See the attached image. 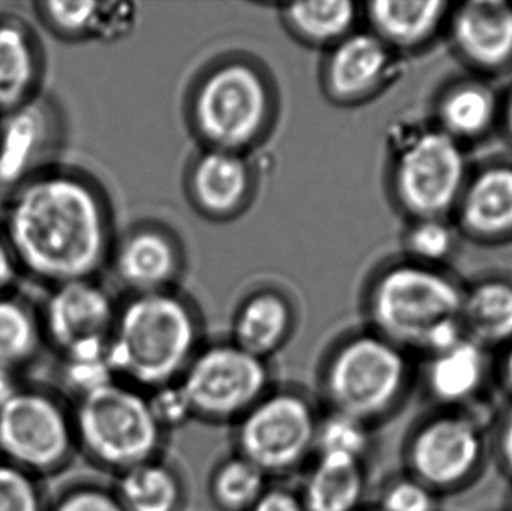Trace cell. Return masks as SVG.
<instances>
[{
    "label": "cell",
    "mask_w": 512,
    "mask_h": 511,
    "mask_svg": "<svg viewBox=\"0 0 512 511\" xmlns=\"http://www.w3.org/2000/svg\"><path fill=\"white\" fill-rule=\"evenodd\" d=\"M0 228L20 275L47 287L92 279L107 255L101 194L83 174L54 162L6 191Z\"/></svg>",
    "instance_id": "obj_1"
},
{
    "label": "cell",
    "mask_w": 512,
    "mask_h": 511,
    "mask_svg": "<svg viewBox=\"0 0 512 511\" xmlns=\"http://www.w3.org/2000/svg\"><path fill=\"white\" fill-rule=\"evenodd\" d=\"M417 383L415 357L369 330L349 335L325 354L315 396L322 410L378 429L406 407Z\"/></svg>",
    "instance_id": "obj_2"
},
{
    "label": "cell",
    "mask_w": 512,
    "mask_h": 511,
    "mask_svg": "<svg viewBox=\"0 0 512 511\" xmlns=\"http://www.w3.org/2000/svg\"><path fill=\"white\" fill-rule=\"evenodd\" d=\"M465 290L438 267L397 264L385 270L369 297L373 332L412 356L441 353L465 338L460 312Z\"/></svg>",
    "instance_id": "obj_3"
},
{
    "label": "cell",
    "mask_w": 512,
    "mask_h": 511,
    "mask_svg": "<svg viewBox=\"0 0 512 511\" xmlns=\"http://www.w3.org/2000/svg\"><path fill=\"white\" fill-rule=\"evenodd\" d=\"M201 344L194 312L171 294H140L117 311L108 362L117 380L143 392L179 383Z\"/></svg>",
    "instance_id": "obj_4"
},
{
    "label": "cell",
    "mask_w": 512,
    "mask_h": 511,
    "mask_svg": "<svg viewBox=\"0 0 512 511\" xmlns=\"http://www.w3.org/2000/svg\"><path fill=\"white\" fill-rule=\"evenodd\" d=\"M72 417L77 452L113 477L164 455L168 434L153 417L146 392L123 381L75 401Z\"/></svg>",
    "instance_id": "obj_5"
},
{
    "label": "cell",
    "mask_w": 512,
    "mask_h": 511,
    "mask_svg": "<svg viewBox=\"0 0 512 511\" xmlns=\"http://www.w3.org/2000/svg\"><path fill=\"white\" fill-rule=\"evenodd\" d=\"M322 411L315 393L276 383L233 426V450L271 482L300 476L315 458Z\"/></svg>",
    "instance_id": "obj_6"
},
{
    "label": "cell",
    "mask_w": 512,
    "mask_h": 511,
    "mask_svg": "<svg viewBox=\"0 0 512 511\" xmlns=\"http://www.w3.org/2000/svg\"><path fill=\"white\" fill-rule=\"evenodd\" d=\"M490 456V432L480 416L471 410L432 407L406 432L402 471L442 498L474 485Z\"/></svg>",
    "instance_id": "obj_7"
},
{
    "label": "cell",
    "mask_w": 512,
    "mask_h": 511,
    "mask_svg": "<svg viewBox=\"0 0 512 511\" xmlns=\"http://www.w3.org/2000/svg\"><path fill=\"white\" fill-rule=\"evenodd\" d=\"M75 455L72 405L59 393L21 386L0 407V461L44 479L66 470Z\"/></svg>",
    "instance_id": "obj_8"
},
{
    "label": "cell",
    "mask_w": 512,
    "mask_h": 511,
    "mask_svg": "<svg viewBox=\"0 0 512 511\" xmlns=\"http://www.w3.org/2000/svg\"><path fill=\"white\" fill-rule=\"evenodd\" d=\"M179 384L194 420L233 428L276 380L268 360L224 341L203 345Z\"/></svg>",
    "instance_id": "obj_9"
},
{
    "label": "cell",
    "mask_w": 512,
    "mask_h": 511,
    "mask_svg": "<svg viewBox=\"0 0 512 511\" xmlns=\"http://www.w3.org/2000/svg\"><path fill=\"white\" fill-rule=\"evenodd\" d=\"M468 179L462 144L441 129L415 131L397 149L393 191L414 221L447 219Z\"/></svg>",
    "instance_id": "obj_10"
},
{
    "label": "cell",
    "mask_w": 512,
    "mask_h": 511,
    "mask_svg": "<svg viewBox=\"0 0 512 511\" xmlns=\"http://www.w3.org/2000/svg\"><path fill=\"white\" fill-rule=\"evenodd\" d=\"M194 111L201 134L218 150L233 152L248 146L264 126L267 89L251 66L231 63L207 77Z\"/></svg>",
    "instance_id": "obj_11"
},
{
    "label": "cell",
    "mask_w": 512,
    "mask_h": 511,
    "mask_svg": "<svg viewBox=\"0 0 512 511\" xmlns=\"http://www.w3.org/2000/svg\"><path fill=\"white\" fill-rule=\"evenodd\" d=\"M38 314L44 342L60 357L104 351L117 317L111 297L93 279L48 287Z\"/></svg>",
    "instance_id": "obj_12"
},
{
    "label": "cell",
    "mask_w": 512,
    "mask_h": 511,
    "mask_svg": "<svg viewBox=\"0 0 512 511\" xmlns=\"http://www.w3.org/2000/svg\"><path fill=\"white\" fill-rule=\"evenodd\" d=\"M59 108L47 95L0 116V188L9 191L47 165L62 135Z\"/></svg>",
    "instance_id": "obj_13"
},
{
    "label": "cell",
    "mask_w": 512,
    "mask_h": 511,
    "mask_svg": "<svg viewBox=\"0 0 512 511\" xmlns=\"http://www.w3.org/2000/svg\"><path fill=\"white\" fill-rule=\"evenodd\" d=\"M448 30L463 62L498 74L512 65V2L468 0L451 6Z\"/></svg>",
    "instance_id": "obj_14"
},
{
    "label": "cell",
    "mask_w": 512,
    "mask_h": 511,
    "mask_svg": "<svg viewBox=\"0 0 512 511\" xmlns=\"http://www.w3.org/2000/svg\"><path fill=\"white\" fill-rule=\"evenodd\" d=\"M424 390L433 407L469 410L486 392L493 378L490 351L469 338L448 350L424 357Z\"/></svg>",
    "instance_id": "obj_15"
},
{
    "label": "cell",
    "mask_w": 512,
    "mask_h": 511,
    "mask_svg": "<svg viewBox=\"0 0 512 511\" xmlns=\"http://www.w3.org/2000/svg\"><path fill=\"white\" fill-rule=\"evenodd\" d=\"M45 71L44 44L32 24L0 12V116L42 95Z\"/></svg>",
    "instance_id": "obj_16"
},
{
    "label": "cell",
    "mask_w": 512,
    "mask_h": 511,
    "mask_svg": "<svg viewBox=\"0 0 512 511\" xmlns=\"http://www.w3.org/2000/svg\"><path fill=\"white\" fill-rule=\"evenodd\" d=\"M454 213L463 234L481 243L512 237V164L486 165L469 176Z\"/></svg>",
    "instance_id": "obj_17"
},
{
    "label": "cell",
    "mask_w": 512,
    "mask_h": 511,
    "mask_svg": "<svg viewBox=\"0 0 512 511\" xmlns=\"http://www.w3.org/2000/svg\"><path fill=\"white\" fill-rule=\"evenodd\" d=\"M297 491L307 511H363L369 497V464L315 456L300 474Z\"/></svg>",
    "instance_id": "obj_18"
},
{
    "label": "cell",
    "mask_w": 512,
    "mask_h": 511,
    "mask_svg": "<svg viewBox=\"0 0 512 511\" xmlns=\"http://www.w3.org/2000/svg\"><path fill=\"white\" fill-rule=\"evenodd\" d=\"M451 6L447 0H378L367 5V17L390 50H417L441 32Z\"/></svg>",
    "instance_id": "obj_19"
},
{
    "label": "cell",
    "mask_w": 512,
    "mask_h": 511,
    "mask_svg": "<svg viewBox=\"0 0 512 511\" xmlns=\"http://www.w3.org/2000/svg\"><path fill=\"white\" fill-rule=\"evenodd\" d=\"M391 68V50L373 33L343 38L327 65V83L339 99H358L378 89Z\"/></svg>",
    "instance_id": "obj_20"
},
{
    "label": "cell",
    "mask_w": 512,
    "mask_h": 511,
    "mask_svg": "<svg viewBox=\"0 0 512 511\" xmlns=\"http://www.w3.org/2000/svg\"><path fill=\"white\" fill-rule=\"evenodd\" d=\"M111 488L125 511H183L188 504L185 476L165 453L117 474Z\"/></svg>",
    "instance_id": "obj_21"
},
{
    "label": "cell",
    "mask_w": 512,
    "mask_h": 511,
    "mask_svg": "<svg viewBox=\"0 0 512 511\" xmlns=\"http://www.w3.org/2000/svg\"><path fill=\"white\" fill-rule=\"evenodd\" d=\"M435 111L438 129L462 143L489 134L501 116V104L489 84L463 78L445 87Z\"/></svg>",
    "instance_id": "obj_22"
},
{
    "label": "cell",
    "mask_w": 512,
    "mask_h": 511,
    "mask_svg": "<svg viewBox=\"0 0 512 511\" xmlns=\"http://www.w3.org/2000/svg\"><path fill=\"white\" fill-rule=\"evenodd\" d=\"M466 338L492 353L512 341V281L484 278L463 293L460 312Z\"/></svg>",
    "instance_id": "obj_23"
},
{
    "label": "cell",
    "mask_w": 512,
    "mask_h": 511,
    "mask_svg": "<svg viewBox=\"0 0 512 511\" xmlns=\"http://www.w3.org/2000/svg\"><path fill=\"white\" fill-rule=\"evenodd\" d=\"M292 312L285 299L261 293L243 303L233 326L234 344L270 362L292 333Z\"/></svg>",
    "instance_id": "obj_24"
},
{
    "label": "cell",
    "mask_w": 512,
    "mask_h": 511,
    "mask_svg": "<svg viewBox=\"0 0 512 511\" xmlns=\"http://www.w3.org/2000/svg\"><path fill=\"white\" fill-rule=\"evenodd\" d=\"M192 188L198 203L213 215H227L242 204L249 188L245 162L233 152L213 150L195 165Z\"/></svg>",
    "instance_id": "obj_25"
},
{
    "label": "cell",
    "mask_w": 512,
    "mask_h": 511,
    "mask_svg": "<svg viewBox=\"0 0 512 511\" xmlns=\"http://www.w3.org/2000/svg\"><path fill=\"white\" fill-rule=\"evenodd\" d=\"M177 258L167 237L143 231L129 237L116 258L120 279L140 294L158 293L176 272Z\"/></svg>",
    "instance_id": "obj_26"
},
{
    "label": "cell",
    "mask_w": 512,
    "mask_h": 511,
    "mask_svg": "<svg viewBox=\"0 0 512 511\" xmlns=\"http://www.w3.org/2000/svg\"><path fill=\"white\" fill-rule=\"evenodd\" d=\"M123 6L119 3L69 2L47 0L35 3L39 23L57 38L75 39L87 36H107L123 21Z\"/></svg>",
    "instance_id": "obj_27"
},
{
    "label": "cell",
    "mask_w": 512,
    "mask_h": 511,
    "mask_svg": "<svg viewBox=\"0 0 512 511\" xmlns=\"http://www.w3.org/2000/svg\"><path fill=\"white\" fill-rule=\"evenodd\" d=\"M271 483L256 465L233 450L213 465L207 495L218 511H249Z\"/></svg>",
    "instance_id": "obj_28"
},
{
    "label": "cell",
    "mask_w": 512,
    "mask_h": 511,
    "mask_svg": "<svg viewBox=\"0 0 512 511\" xmlns=\"http://www.w3.org/2000/svg\"><path fill=\"white\" fill-rule=\"evenodd\" d=\"M44 344L38 311L12 291L0 294V368L17 372Z\"/></svg>",
    "instance_id": "obj_29"
},
{
    "label": "cell",
    "mask_w": 512,
    "mask_h": 511,
    "mask_svg": "<svg viewBox=\"0 0 512 511\" xmlns=\"http://www.w3.org/2000/svg\"><path fill=\"white\" fill-rule=\"evenodd\" d=\"M292 29L315 44L342 41L355 21V5L345 0L304 2L286 6Z\"/></svg>",
    "instance_id": "obj_30"
},
{
    "label": "cell",
    "mask_w": 512,
    "mask_h": 511,
    "mask_svg": "<svg viewBox=\"0 0 512 511\" xmlns=\"http://www.w3.org/2000/svg\"><path fill=\"white\" fill-rule=\"evenodd\" d=\"M372 426L334 411H322L315 456H336L369 464L375 447Z\"/></svg>",
    "instance_id": "obj_31"
},
{
    "label": "cell",
    "mask_w": 512,
    "mask_h": 511,
    "mask_svg": "<svg viewBox=\"0 0 512 511\" xmlns=\"http://www.w3.org/2000/svg\"><path fill=\"white\" fill-rule=\"evenodd\" d=\"M405 243L412 261L436 267L456 251L457 234L447 219H420L409 228Z\"/></svg>",
    "instance_id": "obj_32"
},
{
    "label": "cell",
    "mask_w": 512,
    "mask_h": 511,
    "mask_svg": "<svg viewBox=\"0 0 512 511\" xmlns=\"http://www.w3.org/2000/svg\"><path fill=\"white\" fill-rule=\"evenodd\" d=\"M441 497L411 474L387 477L376 492L375 511H439Z\"/></svg>",
    "instance_id": "obj_33"
},
{
    "label": "cell",
    "mask_w": 512,
    "mask_h": 511,
    "mask_svg": "<svg viewBox=\"0 0 512 511\" xmlns=\"http://www.w3.org/2000/svg\"><path fill=\"white\" fill-rule=\"evenodd\" d=\"M41 479L0 461V511H48Z\"/></svg>",
    "instance_id": "obj_34"
},
{
    "label": "cell",
    "mask_w": 512,
    "mask_h": 511,
    "mask_svg": "<svg viewBox=\"0 0 512 511\" xmlns=\"http://www.w3.org/2000/svg\"><path fill=\"white\" fill-rule=\"evenodd\" d=\"M63 386L74 402L117 381L107 356L89 359H60Z\"/></svg>",
    "instance_id": "obj_35"
},
{
    "label": "cell",
    "mask_w": 512,
    "mask_h": 511,
    "mask_svg": "<svg viewBox=\"0 0 512 511\" xmlns=\"http://www.w3.org/2000/svg\"><path fill=\"white\" fill-rule=\"evenodd\" d=\"M150 411L165 434L176 431L194 420L191 405L179 383L167 384L146 392Z\"/></svg>",
    "instance_id": "obj_36"
},
{
    "label": "cell",
    "mask_w": 512,
    "mask_h": 511,
    "mask_svg": "<svg viewBox=\"0 0 512 511\" xmlns=\"http://www.w3.org/2000/svg\"><path fill=\"white\" fill-rule=\"evenodd\" d=\"M48 511H125L113 488L98 483H77L62 492Z\"/></svg>",
    "instance_id": "obj_37"
},
{
    "label": "cell",
    "mask_w": 512,
    "mask_h": 511,
    "mask_svg": "<svg viewBox=\"0 0 512 511\" xmlns=\"http://www.w3.org/2000/svg\"><path fill=\"white\" fill-rule=\"evenodd\" d=\"M490 450L499 470L512 483V402L496 420L490 434Z\"/></svg>",
    "instance_id": "obj_38"
},
{
    "label": "cell",
    "mask_w": 512,
    "mask_h": 511,
    "mask_svg": "<svg viewBox=\"0 0 512 511\" xmlns=\"http://www.w3.org/2000/svg\"><path fill=\"white\" fill-rule=\"evenodd\" d=\"M249 511H307L298 495L297 488L285 482L271 483L265 494Z\"/></svg>",
    "instance_id": "obj_39"
},
{
    "label": "cell",
    "mask_w": 512,
    "mask_h": 511,
    "mask_svg": "<svg viewBox=\"0 0 512 511\" xmlns=\"http://www.w3.org/2000/svg\"><path fill=\"white\" fill-rule=\"evenodd\" d=\"M20 278V270L6 242L5 234L0 228V294L12 291Z\"/></svg>",
    "instance_id": "obj_40"
},
{
    "label": "cell",
    "mask_w": 512,
    "mask_h": 511,
    "mask_svg": "<svg viewBox=\"0 0 512 511\" xmlns=\"http://www.w3.org/2000/svg\"><path fill=\"white\" fill-rule=\"evenodd\" d=\"M498 351V359L493 362V380L512 402V341Z\"/></svg>",
    "instance_id": "obj_41"
},
{
    "label": "cell",
    "mask_w": 512,
    "mask_h": 511,
    "mask_svg": "<svg viewBox=\"0 0 512 511\" xmlns=\"http://www.w3.org/2000/svg\"><path fill=\"white\" fill-rule=\"evenodd\" d=\"M17 372L11 369L0 368V407L11 399V396L20 389Z\"/></svg>",
    "instance_id": "obj_42"
},
{
    "label": "cell",
    "mask_w": 512,
    "mask_h": 511,
    "mask_svg": "<svg viewBox=\"0 0 512 511\" xmlns=\"http://www.w3.org/2000/svg\"><path fill=\"white\" fill-rule=\"evenodd\" d=\"M502 119H504L505 131L512 140V92L508 95L504 108H502Z\"/></svg>",
    "instance_id": "obj_43"
},
{
    "label": "cell",
    "mask_w": 512,
    "mask_h": 511,
    "mask_svg": "<svg viewBox=\"0 0 512 511\" xmlns=\"http://www.w3.org/2000/svg\"><path fill=\"white\" fill-rule=\"evenodd\" d=\"M505 511H512V491L508 495L507 504H505Z\"/></svg>",
    "instance_id": "obj_44"
},
{
    "label": "cell",
    "mask_w": 512,
    "mask_h": 511,
    "mask_svg": "<svg viewBox=\"0 0 512 511\" xmlns=\"http://www.w3.org/2000/svg\"><path fill=\"white\" fill-rule=\"evenodd\" d=\"M363 511H375L372 509V507H367V509H364Z\"/></svg>",
    "instance_id": "obj_45"
}]
</instances>
